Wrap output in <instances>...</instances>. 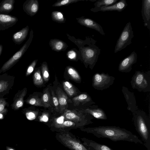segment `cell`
<instances>
[{
	"mask_svg": "<svg viewBox=\"0 0 150 150\" xmlns=\"http://www.w3.org/2000/svg\"><path fill=\"white\" fill-rule=\"evenodd\" d=\"M81 130L93 134L98 138H105L116 142L125 141L144 145L136 135L124 128L115 126H99L81 129Z\"/></svg>",
	"mask_w": 150,
	"mask_h": 150,
	"instance_id": "6da1fadb",
	"label": "cell"
},
{
	"mask_svg": "<svg viewBox=\"0 0 150 150\" xmlns=\"http://www.w3.org/2000/svg\"><path fill=\"white\" fill-rule=\"evenodd\" d=\"M133 120L135 129L147 148L150 147V120L146 113L138 109L133 113Z\"/></svg>",
	"mask_w": 150,
	"mask_h": 150,
	"instance_id": "7a4b0ae2",
	"label": "cell"
},
{
	"mask_svg": "<svg viewBox=\"0 0 150 150\" xmlns=\"http://www.w3.org/2000/svg\"><path fill=\"white\" fill-rule=\"evenodd\" d=\"M97 41L91 38L88 46L82 47L81 50L83 61L87 67L89 65L93 69L97 62L101 50L95 44Z\"/></svg>",
	"mask_w": 150,
	"mask_h": 150,
	"instance_id": "3957f363",
	"label": "cell"
},
{
	"mask_svg": "<svg viewBox=\"0 0 150 150\" xmlns=\"http://www.w3.org/2000/svg\"><path fill=\"white\" fill-rule=\"evenodd\" d=\"M132 88L139 92L150 91V72L136 71L131 81Z\"/></svg>",
	"mask_w": 150,
	"mask_h": 150,
	"instance_id": "277c9868",
	"label": "cell"
},
{
	"mask_svg": "<svg viewBox=\"0 0 150 150\" xmlns=\"http://www.w3.org/2000/svg\"><path fill=\"white\" fill-rule=\"evenodd\" d=\"M56 137L62 144L71 150H89L79 140L68 132L57 133Z\"/></svg>",
	"mask_w": 150,
	"mask_h": 150,
	"instance_id": "5b68a950",
	"label": "cell"
},
{
	"mask_svg": "<svg viewBox=\"0 0 150 150\" xmlns=\"http://www.w3.org/2000/svg\"><path fill=\"white\" fill-rule=\"evenodd\" d=\"M134 37V32L130 22L127 23L122 30L115 45L114 52L120 51L132 43Z\"/></svg>",
	"mask_w": 150,
	"mask_h": 150,
	"instance_id": "8992f818",
	"label": "cell"
},
{
	"mask_svg": "<svg viewBox=\"0 0 150 150\" xmlns=\"http://www.w3.org/2000/svg\"><path fill=\"white\" fill-rule=\"evenodd\" d=\"M33 37V32L31 30L28 39L20 49L3 64L0 69V74L9 69L19 61L28 48Z\"/></svg>",
	"mask_w": 150,
	"mask_h": 150,
	"instance_id": "52a82bcc",
	"label": "cell"
},
{
	"mask_svg": "<svg viewBox=\"0 0 150 150\" xmlns=\"http://www.w3.org/2000/svg\"><path fill=\"white\" fill-rule=\"evenodd\" d=\"M115 78L104 73H95L93 77L92 85L96 90L102 91L109 88L113 83Z\"/></svg>",
	"mask_w": 150,
	"mask_h": 150,
	"instance_id": "ba28073f",
	"label": "cell"
},
{
	"mask_svg": "<svg viewBox=\"0 0 150 150\" xmlns=\"http://www.w3.org/2000/svg\"><path fill=\"white\" fill-rule=\"evenodd\" d=\"M137 60V54L134 51L120 62L118 66L119 71L122 72H130L132 65L136 62Z\"/></svg>",
	"mask_w": 150,
	"mask_h": 150,
	"instance_id": "9c48e42d",
	"label": "cell"
},
{
	"mask_svg": "<svg viewBox=\"0 0 150 150\" xmlns=\"http://www.w3.org/2000/svg\"><path fill=\"white\" fill-rule=\"evenodd\" d=\"M14 77L5 74L0 75V97L8 93L14 82Z\"/></svg>",
	"mask_w": 150,
	"mask_h": 150,
	"instance_id": "30bf717a",
	"label": "cell"
},
{
	"mask_svg": "<svg viewBox=\"0 0 150 150\" xmlns=\"http://www.w3.org/2000/svg\"><path fill=\"white\" fill-rule=\"evenodd\" d=\"M51 128L52 131L59 132H68L69 130L78 128H81L78 124L71 121L67 120L61 123L54 122L51 125Z\"/></svg>",
	"mask_w": 150,
	"mask_h": 150,
	"instance_id": "8fae6325",
	"label": "cell"
},
{
	"mask_svg": "<svg viewBox=\"0 0 150 150\" xmlns=\"http://www.w3.org/2000/svg\"><path fill=\"white\" fill-rule=\"evenodd\" d=\"M128 4L125 0H120L115 4L108 6H104L100 8H93L91 11L94 12L99 11L105 12L107 11H117L121 12L125 10Z\"/></svg>",
	"mask_w": 150,
	"mask_h": 150,
	"instance_id": "7c38bea8",
	"label": "cell"
},
{
	"mask_svg": "<svg viewBox=\"0 0 150 150\" xmlns=\"http://www.w3.org/2000/svg\"><path fill=\"white\" fill-rule=\"evenodd\" d=\"M122 91L128 105L127 109L133 113L138 109L134 93L124 86H122Z\"/></svg>",
	"mask_w": 150,
	"mask_h": 150,
	"instance_id": "4fadbf2b",
	"label": "cell"
},
{
	"mask_svg": "<svg viewBox=\"0 0 150 150\" xmlns=\"http://www.w3.org/2000/svg\"><path fill=\"white\" fill-rule=\"evenodd\" d=\"M78 22L81 25L97 31L102 35H105L102 27L99 23L92 19L82 16L77 18Z\"/></svg>",
	"mask_w": 150,
	"mask_h": 150,
	"instance_id": "5bb4252c",
	"label": "cell"
},
{
	"mask_svg": "<svg viewBox=\"0 0 150 150\" xmlns=\"http://www.w3.org/2000/svg\"><path fill=\"white\" fill-rule=\"evenodd\" d=\"M18 21L16 17L0 13V31L7 29L15 24Z\"/></svg>",
	"mask_w": 150,
	"mask_h": 150,
	"instance_id": "9a60e30c",
	"label": "cell"
},
{
	"mask_svg": "<svg viewBox=\"0 0 150 150\" xmlns=\"http://www.w3.org/2000/svg\"><path fill=\"white\" fill-rule=\"evenodd\" d=\"M82 111L90 114L96 119L103 120L107 119L104 111L97 105H93L87 107L84 109H82Z\"/></svg>",
	"mask_w": 150,
	"mask_h": 150,
	"instance_id": "2e32d148",
	"label": "cell"
},
{
	"mask_svg": "<svg viewBox=\"0 0 150 150\" xmlns=\"http://www.w3.org/2000/svg\"><path fill=\"white\" fill-rule=\"evenodd\" d=\"M141 13L144 26L150 30V0H142Z\"/></svg>",
	"mask_w": 150,
	"mask_h": 150,
	"instance_id": "e0dca14e",
	"label": "cell"
},
{
	"mask_svg": "<svg viewBox=\"0 0 150 150\" xmlns=\"http://www.w3.org/2000/svg\"><path fill=\"white\" fill-rule=\"evenodd\" d=\"M83 144L89 150H113L106 145L100 144L96 142L83 138H81Z\"/></svg>",
	"mask_w": 150,
	"mask_h": 150,
	"instance_id": "ac0fdd59",
	"label": "cell"
},
{
	"mask_svg": "<svg viewBox=\"0 0 150 150\" xmlns=\"http://www.w3.org/2000/svg\"><path fill=\"white\" fill-rule=\"evenodd\" d=\"M39 4L37 0H27L23 5L24 11L28 15L33 16L38 12Z\"/></svg>",
	"mask_w": 150,
	"mask_h": 150,
	"instance_id": "d6986e66",
	"label": "cell"
},
{
	"mask_svg": "<svg viewBox=\"0 0 150 150\" xmlns=\"http://www.w3.org/2000/svg\"><path fill=\"white\" fill-rule=\"evenodd\" d=\"M27 92V88H25L18 91L15 95L12 108L15 110H17L22 108L24 105V98Z\"/></svg>",
	"mask_w": 150,
	"mask_h": 150,
	"instance_id": "ffe728a7",
	"label": "cell"
},
{
	"mask_svg": "<svg viewBox=\"0 0 150 150\" xmlns=\"http://www.w3.org/2000/svg\"><path fill=\"white\" fill-rule=\"evenodd\" d=\"M74 105H78L80 104L87 105H91L96 103L91 97L86 93H84L73 98Z\"/></svg>",
	"mask_w": 150,
	"mask_h": 150,
	"instance_id": "44dd1931",
	"label": "cell"
},
{
	"mask_svg": "<svg viewBox=\"0 0 150 150\" xmlns=\"http://www.w3.org/2000/svg\"><path fill=\"white\" fill-rule=\"evenodd\" d=\"M29 30V27L27 25L19 31L14 33L12 39L14 42L17 44H20L26 39Z\"/></svg>",
	"mask_w": 150,
	"mask_h": 150,
	"instance_id": "7402d4cb",
	"label": "cell"
},
{
	"mask_svg": "<svg viewBox=\"0 0 150 150\" xmlns=\"http://www.w3.org/2000/svg\"><path fill=\"white\" fill-rule=\"evenodd\" d=\"M56 92L57 95L61 111L63 112L67 108V96L59 88H57Z\"/></svg>",
	"mask_w": 150,
	"mask_h": 150,
	"instance_id": "603a6c76",
	"label": "cell"
},
{
	"mask_svg": "<svg viewBox=\"0 0 150 150\" xmlns=\"http://www.w3.org/2000/svg\"><path fill=\"white\" fill-rule=\"evenodd\" d=\"M49 44L52 50L57 52H59L65 50L68 47L65 42L57 39L51 40Z\"/></svg>",
	"mask_w": 150,
	"mask_h": 150,
	"instance_id": "cb8c5ba5",
	"label": "cell"
},
{
	"mask_svg": "<svg viewBox=\"0 0 150 150\" xmlns=\"http://www.w3.org/2000/svg\"><path fill=\"white\" fill-rule=\"evenodd\" d=\"M14 0H5L0 4V12L8 13L14 8Z\"/></svg>",
	"mask_w": 150,
	"mask_h": 150,
	"instance_id": "d4e9b609",
	"label": "cell"
},
{
	"mask_svg": "<svg viewBox=\"0 0 150 150\" xmlns=\"http://www.w3.org/2000/svg\"><path fill=\"white\" fill-rule=\"evenodd\" d=\"M63 85L64 90L69 96H72L75 94L76 90L72 84L66 81L63 82Z\"/></svg>",
	"mask_w": 150,
	"mask_h": 150,
	"instance_id": "484cf974",
	"label": "cell"
},
{
	"mask_svg": "<svg viewBox=\"0 0 150 150\" xmlns=\"http://www.w3.org/2000/svg\"><path fill=\"white\" fill-rule=\"evenodd\" d=\"M118 0H98L94 3L95 8H100L104 6H108L114 4Z\"/></svg>",
	"mask_w": 150,
	"mask_h": 150,
	"instance_id": "4316f807",
	"label": "cell"
},
{
	"mask_svg": "<svg viewBox=\"0 0 150 150\" xmlns=\"http://www.w3.org/2000/svg\"><path fill=\"white\" fill-rule=\"evenodd\" d=\"M52 20L54 21L60 23H64L65 19L61 12L58 11H53L51 14Z\"/></svg>",
	"mask_w": 150,
	"mask_h": 150,
	"instance_id": "83f0119b",
	"label": "cell"
},
{
	"mask_svg": "<svg viewBox=\"0 0 150 150\" xmlns=\"http://www.w3.org/2000/svg\"><path fill=\"white\" fill-rule=\"evenodd\" d=\"M26 102L31 105L45 107L41 99L36 96H33L27 99Z\"/></svg>",
	"mask_w": 150,
	"mask_h": 150,
	"instance_id": "f1b7e54d",
	"label": "cell"
},
{
	"mask_svg": "<svg viewBox=\"0 0 150 150\" xmlns=\"http://www.w3.org/2000/svg\"><path fill=\"white\" fill-rule=\"evenodd\" d=\"M67 71L68 75L72 79L78 81H81V78L79 74L73 68L68 67Z\"/></svg>",
	"mask_w": 150,
	"mask_h": 150,
	"instance_id": "f546056e",
	"label": "cell"
},
{
	"mask_svg": "<svg viewBox=\"0 0 150 150\" xmlns=\"http://www.w3.org/2000/svg\"><path fill=\"white\" fill-rule=\"evenodd\" d=\"M34 84L36 86H41L43 83V80L39 69L36 71L33 76Z\"/></svg>",
	"mask_w": 150,
	"mask_h": 150,
	"instance_id": "4dcf8cb0",
	"label": "cell"
},
{
	"mask_svg": "<svg viewBox=\"0 0 150 150\" xmlns=\"http://www.w3.org/2000/svg\"><path fill=\"white\" fill-rule=\"evenodd\" d=\"M41 100L45 107H48L50 106V94L48 88L45 91Z\"/></svg>",
	"mask_w": 150,
	"mask_h": 150,
	"instance_id": "1f68e13d",
	"label": "cell"
},
{
	"mask_svg": "<svg viewBox=\"0 0 150 150\" xmlns=\"http://www.w3.org/2000/svg\"><path fill=\"white\" fill-rule=\"evenodd\" d=\"M7 103L6 100L2 98H0V119L3 118L4 115L7 112V109L6 108Z\"/></svg>",
	"mask_w": 150,
	"mask_h": 150,
	"instance_id": "d6a6232c",
	"label": "cell"
},
{
	"mask_svg": "<svg viewBox=\"0 0 150 150\" xmlns=\"http://www.w3.org/2000/svg\"><path fill=\"white\" fill-rule=\"evenodd\" d=\"M41 70L43 77L45 81H48L49 79V74L48 68L46 62L43 63L41 66Z\"/></svg>",
	"mask_w": 150,
	"mask_h": 150,
	"instance_id": "836d02e7",
	"label": "cell"
},
{
	"mask_svg": "<svg viewBox=\"0 0 150 150\" xmlns=\"http://www.w3.org/2000/svg\"><path fill=\"white\" fill-rule=\"evenodd\" d=\"M81 0H63L59 1L53 5V6L57 7L67 5L76 2Z\"/></svg>",
	"mask_w": 150,
	"mask_h": 150,
	"instance_id": "e575fe53",
	"label": "cell"
},
{
	"mask_svg": "<svg viewBox=\"0 0 150 150\" xmlns=\"http://www.w3.org/2000/svg\"><path fill=\"white\" fill-rule=\"evenodd\" d=\"M38 60H34L27 68L25 73V76H29L33 71L34 68Z\"/></svg>",
	"mask_w": 150,
	"mask_h": 150,
	"instance_id": "d590c367",
	"label": "cell"
},
{
	"mask_svg": "<svg viewBox=\"0 0 150 150\" xmlns=\"http://www.w3.org/2000/svg\"><path fill=\"white\" fill-rule=\"evenodd\" d=\"M37 114L34 111H27L25 112V115L27 119L29 120H33L35 119Z\"/></svg>",
	"mask_w": 150,
	"mask_h": 150,
	"instance_id": "8d00e7d4",
	"label": "cell"
},
{
	"mask_svg": "<svg viewBox=\"0 0 150 150\" xmlns=\"http://www.w3.org/2000/svg\"><path fill=\"white\" fill-rule=\"evenodd\" d=\"M51 93L52 95V99L53 101V103L57 111L59 110V103L58 99L56 97L54 93V91L52 90Z\"/></svg>",
	"mask_w": 150,
	"mask_h": 150,
	"instance_id": "74e56055",
	"label": "cell"
},
{
	"mask_svg": "<svg viewBox=\"0 0 150 150\" xmlns=\"http://www.w3.org/2000/svg\"><path fill=\"white\" fill-rule=\"evenodd\" d=\"M67 56L69 59H74L76 58V54L74 51L71 50L67 53Z\"/></svg>",
	"mask_w": 150,
	"mask_h": 150,
	"instance_id": "f35d334b",
	"label": "cell"
},
{
	"mask_svg": "<svg viewBox=\"0 0 150 150\" xmlns=\"http://www.w3.org/2000/svg\"><path fill=\"white\" fill-rule=\"evenodd\" d=\"M39 120L41 122H47L48 120V117L45 114H43L39 118Z\"/></svg>",
	"mask_w": 150,
	"mask_h": 150,
	"instance_id": "ab89813d",
	"label": "cell"
},
{
	"mask_svg": "<svg viewBox=\"0 0 150 150\" xmlns=\"http://www.w3.org/2000/svg\"><path fill=\"white\" fill-rule=\"evenodd\" d=\"M6 150H15L13 148L8 146L6 147Z\"/></svg>",
	"mask_w": 150,
	"mask_h": 150,
	"instance_id": "60d3db41",
	"label": "cell"
},
{
	"mask_svg": "<svg viewBox=\"0 0 150 150\" xmlns=\"http://www.w3.org/2000/svg\"><path fill=\"white\" fill-rule=\"evenodd\" d=\"M3 50V46L2 45H0V56L1 55Z\"/></svg>",
	"mask_w": 150,
	"mask_h": 150,
	"instance_id": "b9f144b4",
	"label": "cell"
},
{
	"mask_svg": "<svg viewBox=\"0 0 150 150\" xmlns=\"http://www.w3.org/2000/svg\"><path fill=\"white\" fill-rule=\"evenodd\" d=\"M147 150H150V147H149L147 148Z\"/></svg>",
	"mask_w": 150,
	"mask_h": 150,
	"instance_id": "7bdbcfd3",
	"label": "cell"
},
{
	"mask_svg": "<svg viewBox=\"0 0 150 150\" xmlns=\"http://www.w3.org/2000/svg\"><path fill=\"white\" fill-rule=\"evenodd\" d=\"M47 150L46 149H44V150Z\"/></svg>",
	"mask_w": 150,
	"mask_h": 150,
	"instance_id": "ee69618b",
	"label": "cell"
},
{
	"mask_svg": "<svg viewBox=\"0 0 150 150\" xmlns=\"http://www.w3.org/2000/svg\"></svg>",
	"mask_w": 150,
	"mask_h": 150,
	"instance_id": "f6af8a7d",
	"label": "cell"
}]
</instances>
